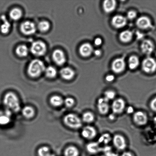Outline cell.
I'll return each instance as SVG.
<instances>
[{"label": "cell", "mask_w": 156, "mask_h": 156, "mask_svg": "<svg viewBox=\"0 0 156 156\" xmlns=\"http://www.w3.org/2000/svg\"><path fill=\"white\" fill-rule=\"evenodd\" d=\"M137 37H138V39H141L143 37V35L141 33H139V32H137Z\"/></svg>", "instance_id": "44"}, {"label": "cell", "mask_w": 156, "mask_h": 156, "mask_svg": "<svg viewBox=\"0 0 156 156\" xmlns=\"http://www.w3.org/2000/svg\"><path fill=\"white\" fill-rule=\"evenodd\" d=\"M38 27L39 30L41 32H46L49 30L50 24L47 21H41L38 24Z\"/></svg>", "instance_id": "33"}, {"label": "cell", "mask_w": 156, "mask_h": 156, "mask_svg": "<svg viewBox=\"0 0 156 156\" xmlns=\"http://www.w3.org/2000/svg\"><path fill=\"white\" fill-rule=\"evenodd\" d=\"M64 103L68 108H71L74 106L75 104V101L72 98L68 97L64 100Z\"/></svg>", "instance_id": "35"}, {"label": "cell", "mask_w": 156, "mask_h": 156, "mask_svg": "<svg viewBox=\"0 0 156 156\" xmlns=\"http://www.w3.org/2000/svg\"><path fill=\"white\" fill-rule=\"evenodd\" d=\"M115 79V77L112 75H108L105 77V80L108 82H111L114 81Z\"/></svg>", "instance_id": "38"}, {"label": "cell", "mask_w": 156, "mask_h": 156, "mask_svg": "<svg viewBox=\"0 0 156 156\" xmlns=\"http://www.w3.org/2000/svg\"><path fill=\"white\" fill-rule=\"evenodd\" d=\"M46 50V45L42 41H36L33 43L30 47L32 53L37 56L43 55L45 54Z\"/></svg>", "instance_id": "5"}, {"label": "cell", "mask_w": 156, "mask_h": 156, "mask_svg": "<svg viewBox=\"0 0 156 156\" xmlns=\"http://www.w3.org/2000/svg\"><path fill=\"white\" fill-rule=\"evenodd\" d=\"M140 48L144 53L149 55L154 51V45L153 43L151 41L149 40H145L142 42Z\"/></svg>", "instance_id": "14"}, {"label": "cell", "mask_w": 156, "mask_h": 156, "mask_svg": "<svg viewBox=\"0 0 156 156\" xmlns=\"http://www.w3.org/2000/svg\"><path fill=\"white\" fill-rule=\"evenodd\" d=\"M93 47L91 44L85 43L80 47L79 51L81 55L84 57H88L93 51Z\"/></svg>", "instance_id": "17"}, {"label": "cell", "mask_w": 156, "mask_h": 156, "mask_svg": "<svg viewBox=\"0 0 156 156\" xmlns=\"http://www.w3.org/2000/svg\"><path fill=\"white\" fill-rule=\"evenodd\" d=\"M97 132L96 128L90 125L85 126L81 131V135L86 140H92L97 136Z\"/></svg>", "instance_id": "10"}, {"label": "cell", "mask_w": 156, "mask_h": 156, "mask_svg": "<svg viewBox=\"0 0 156 156\" xmlns=\"http://www.w3.org/2000/svg\"><path fill=\"white\" fill-rule=\"evenodd\" d=\"M37 154L39 156H48L50 154V149L48 147H42L38 149Z\"/></svg>", "instance_id": "34"}, {"label": "cell", "mask_w": 156, "mask_h": 156, "mask_svg": "<svg viewBox=\"0 0 156 156\" xmlns=\"http://www.w3.org/2000/svg\"><path fill=\"white\" fill-rule=\"evenodd\" d=\"M113 145L119 151L124 150L127 147L126 139L123 136L120 134H116L112 138Z\"/></svg>", "instance_id": "7"}, {"label": "cell", "mask_w": 156, "mask_h": 156, "mask_svg": "<svg viewBox=\"0 0 156 156\" xmlns=\"http://www.w3.org/2000/svg\"><path fill=\"white\" fill-rule=\"evenodd\" d=\"M5 105L9 110L15 112H18L21 109L19 98L15 93L10 92L7 93L4 98Z\"/></svg>", "instance_id": "1"}, {"label": "cell", "mask_w": 156, "mask_h": 156, "mask_svg": "<svg viewBox=\"0 0 156 156\" xmlns=\"http://www.w3.org/2000/svg\"><path fill=\"white\" fill-rule=\"evenodd\" d=\"M50 102L53 106L58 107L63 105L64 100L60 96L54 95L50 98Z\"/></svg>", "instance_id": "24"}, {"label": "cell", "mask_w": 156, "mask_h": 156, "mask_svg": "<svg viewBox=\"0 0 156 156\" xmlns=\"http://www.w3.org/2000/svg\"><path fill=\"white\" fill-rule=\"evenodd\" d=\"M63 122L67 126L72 129H79L82 126V119L73 113L66 115L64 117Z\"/></svg>", "instance_id": "3"}, {"label": "cell", "mask_w": 156, "mask_h": 156, "mask_svg": "<svg viewBox=\"0 0 156 156\" xmlns=\"http://www.w3.org/2000/svg\"><path fill=\"white\" fill-rule=\"evenodd\" d=\"M111 140H112V138L110 134L105 133L99 137L98 143L99 144L108 145Z\"/></svg>", "instance_id": "29"}, {"label": "cell", "mask_w": 156, "mask_h": 156, "mask_svg": "<svg viewBox=\"0 0 156 156\" xmlns=\"http://www.w3.org/2000/svg\"><path fill=\"white\" fill-rule=\"evenodd\" d=\"M116 7V2L114 0H106L104 2L103 8L104 10L107 13L112 12Z\"/></svg>", "instance_id": "20"}, {"label": "cell", "mask_w": 156, "mask_h": 156, "mask_svg": "<svg viewBox=\"0 0 156 156\" xmlns=\"http://www.w3.org/2000/svg\"><path fill=\"white\" fill-rule=\"evenodd\" d=\"M94 53L96 56H98L101 55V52L100 50H97L94 51Z\"/></svg>", "instance_id": "42"}, {"label": "cell", "mask_w": 156, "mask_h": 156, "mask_svg": "<svg viewBox=\"0 0 156 156\" xmlns=\"http://www.w3.org/2000/svg\"><path fill=\"white\" fill-rule=\"evenodd\" d=\"M1 19L3 21V23L1 27V31L3 34H6L10 31L11 24L4 15L1 17Z\"/></svg>", "instance_id": "23"}, {"label": "cell", "mask_w": 156, "mask_h": 156, "mask_svg": "<svg viewBox=\"0 0 156 156\" xmlns=\"http://www.w3.org/2000/svg\"><path fill=\"white\" fill-rule=\"evenodd\" d=\"M128 19L132 20L134 19L137 16V13L134 11H130L128 12L127 15Z\"/></svg>", "instance_id": "37"}, {"label": "cell", "mask_w": 156, "mask_h": 156, "mask_svg": "<svg viewBox=\"0 0 156 156\" xmlns=\"http://www.w3.org/2000/svg\"><path fill=\"white\" fill-rule=\"evenodd\" d=\"M95 45L97 46H99L101 45L102 44V40L100 38H96L94 40Z\"/></svg>", "instance_id": "40"}, {"label": "cell", "mask_w": 156, "mask_h": 156, "mask_svg": "<svg viewBox=\"0 0 156 156\" xmlns=\"http://www.w3.org/2000/svg\"><path fill=\"white\" fill-rule=\"evenodd\" d=\"M79 149L74 146H70L67 147L64 152L65 156H79Z\"/></svg>", "instance_id": "25"}, {"label": "cell", "mask_w": 156, "mask_h": 156, "mask_svg": "<svg viewBox=\"0 0 156 156\" xmlns=\"http://www.w3.org/2000/svg\"><path fill=\"white\" fill-rule=\"evenodd\" d=\"M48 156H55L54 154H50Z\"/></svg>", "instance_id": "45"}, {"label": "cell", "mask_w": 156, "mask_h": 156, "mask_svg": "<svg viewBox=\"0 0 156 156\" xmlns=\"http://www.w3.org/2000/svg\"><path fill=\"white\" fill-rule=\"evenodd\" d=\"M108 101L105 98H99L97 103V108L99 113L102 115H105L109 112L111 106Z\"/></svg>", "instance_id": "9"}, {"label": "cell", "mask_w": 156, "mask_h": 156, "mask_svg": "<svg viewBox=\"0 0 156 156\" xmlns=\"http://www.w3.org/2000/svg\"><path fill=\"white\" fill-rule=\"evenodd\" d=\"M52 57L54 62L58 65H64L66 62V57L65 53L62 50L57 49L53 53Z\"/></svg>", "instance_id": "13"}, {"label": "cell", "mask_w": 156, "mask_h": 156, "mask_svg": "<svg viewBox=\"0 0 156 156\" xmlns=\"http://www.w3.org/2000/svg\"><path fill=\"white\" fill-rule=\"evenodd\" d=\"M60 74L63 79L66 80H69L74 78L75 72L71 68L66 67L61 70Z\"/></svg>", "instance_id": "19"}, {"label": "cell", "mask_w": 156, "mask_h": 156, "mask_svg": "<svg viewBox=\"0 0 156 156\" xmlns=\"http://www.w3.org/2000/svg\"><path fill=\"white\" fill-rule=\"evenodd\" d=\"M115 114L113 113V114H112L109 116V119L111 120H114L115 118Z\"/></svg>", "instance_id": "43"}, {"label": "cell", "mask_w": 156, "mask_h": 156, "mask_svg": "<svg viewBox=\"0 0 156 156\" xmlns=\"http://www.w3.org/2000/svg\"><path fill=\"white\" fill-rule=\"evenodd\" d=\"M127 20L126 18L121 15H116L112 18V23L114 27L121 28L126 25Z\"/></svg>", "instance_id": "15"}, {"label": "cell", "mask_w": 156, "mask_h": 156, "mask_svg": "<svg viewBox=\"0 0 156 156\" xmlns=\"http://www.w3.org/2000/svg\"><path fill=\"white\" fill-rule=\"evenodd\" d=\"M125 110L126 111V113L128 114H133L134 113V108L132 106H128V108H126Z\"/></svg>", "instance_id": "39"}, {"label": "cell", "mask_w": 156, "mask_h": 156, "mask_svg": "<svg viewBox=\"0 0 156 156\" xmlns=\"http://www.w3.org/2000/svg\"><path fill=\"white\" fill-rule=\"evenodd\" d=\"M20 30L23 34L30 35L33 34L36 32V27L33 23L27 21L21 24Z\"/></svg>", "instance_id": "11"}, {"label": "cell", "mask_w": 156, "mask_h": 156, "mask_svg": "<svg viewBox=\"0 0 156 156\" xmlns=\"http://www.w3.org/2000/svg\"><path fill=\"white\" fill-rule=\"evenodd\" d=\"M111 108L114 114H121L126 109V102L121 98L115 99L112 104Z\"/></svg>", "instance_id": "4"}, {"label": "cell", "mask_w": 156, "mask_h": 156, "mask_svg": "<svg viewBox=\"0 0 156 156\" xmlns=\"http://www.w3.org/2000/svg\"><path fill=\"white\" fill-rule=\"evenodd\" d=\"M23 115L27 119H31L34 117L35 111L33 107L30 106L24 107L22 110Z\"/></svg>", "instance_id": "22"}, {"label": "cell", "mask_w": 156, "mask_h": 156, "mask_svg": "<svg viewBox=\"0 0 156 156\" xmlns=\"http://www.w3.org/2000/svg\"><path fill=\"white\" fill-rule=\"evenodd\" d=\"M86 150L89 153L96 154L101 152V150L100 145L98 142H91L87 144Z\"/></svg>", "instance_id": "18"}, {"label": "cell", "mask_w": 156, "mask_h": 156, "mask_svg": "<svg viewBox=\"0 0 156 156\" xmlns=\"http://www.w3.org/2000/svg\"><path fill=\"white\" fill-rule=\"evenodd\" d=\"M45 65L42 61L39 59H34L30 62L27 69V72L29 76L32 77H39L45 71Z\"/></svg>", "instance_id": "2"}, {"label": "cell", "mask_w": 156, "mask_h": 156, "mask_svg": "<svg viewBox=\"0 0 156 156\" xmlns=\"http://www.w3.org/2000/svg\"><path fill=\"white\" fill-rule=\"evenodd\" d=\"M16 53L20 57H25L28 55L29 49L25 45H19L16 48Z\"/></svg>", "instance_id": "27"}, {"label": "cell", "mask_w": 156, "mask_h": 156, "mask_svg": "<svg viewBox=\"0 0 156 156\" xmlns=\"http://www.w3.org/2000/svg\"><path fill=\"white\" fill-rule=\"evenodd\" d=\"M116 96L115 92L112 90H107L104 93V97L108 101H110L114 100L115 99Z\"/></svg>", "instance_id": "32"}, {"label": "cell", "mask_w": 156, "mask_h": 156, "mask_svg": "<svg viewBox=\"0 0 156 156\" xmlns=\"http://www.w3.org/2000/svg\"><path fill=\"white\" fill-rule=\"evenodd\" d=\"M133 33L129 30H126L122 32L120 35V39L122 42L127 43L130 42L132 39Z\"/></svg>", "instance_id": "26"}, {"label": "cell", "mask_w": 156, "mask_h": 156, "mask_svg": "<svg viewBox=\"0 0 156 156\" xmlns=\"http://www.w3.org/2000/svg\"><path fill=\"white\" fill-rule=\"evenodd\" d=\"M121 156H134V155L132 153L128 152V151H126V152L123 153Z\"/></svg>", "instance_id": "41"}, {"label": "cell", "mask_w": 156, "mask_h": 156, "mask_svg": "<svg viewBox=\"0 0 156 156\" xmlns=\"http://www.w3.org/2000/svg\"><path fill=\"white\" fill-rule=\"evenodd\" d=\"M150 108L153 111L156 113V96L153 98L150 102Z\"/></svg>", "instance_id": "36"}, {"label": "cell", "mask_w": 156, "mask_h": 156, "mask_svg": "<svg viewBox=\"0 0 156 156\" xmlns=\"http://www.w3.org/2000/svg\"><path fill=\"white\" fill-rule=\"evenodd\" d=\"M133 121L135 124L139 126H143L147 124L148 118L146 113L141 111H138L134 113Z\"/></svg>", "instance_id": "8"}, {"label": "cell", "mask_w": 156, "mask_h": 156, "mask_svg": "<svg viewBox=\"0 0 156 156\" xmlns=\"http://www.w3.org/2000/svg\"><path fill=\"white\" fill-rule=\"evenodd\" d=\"M95 119L94 115L91 112H86L82 115V122L87 124H90L94 122Z\"/></svg>", "instance_id": "21"}, {"label": "cell", "mask_w": 156, "mask_h": 156, "mask_svg": "<svg viewBox=\"0 0 156 156\" xmlns=\"http://www.w3.org/2000/svg\"><path fill=\"white\" fill-rule=\"evenodd\" d=\"M45 75L49 78H53L56 77L57 74V70L54 67L50 66L45 69Z\"/></svg>", "instance_id": "31"}, {"label": "cell", "mask_w": 156, "mask_h": 156, "mask_svg": "<svg viewBox=\"0 0 156 156\" xmlns=\"http://www.w3.org/2000/svg\"><path fill=\"white\" fill-rule=\"evenodd\" d=\"M125 62L122 58H117L113 62L112 69L114 73L119 74L122 72L125 69Z\"/></svg>", "instance_id": "12"}, {"label": "cell", "mask_w": 156, "mask_h": 156, "mask_svg": "<svg viewBox=\"0 0 156 156\" xmlns=\"http://www.w3.org/2000/svg\"><path fill=\"white\" fill-rule=\"evenodd\" d=\"M22 15V12L21 10L17 8L12 9L10 12V17L14 20H18L20 19Z\"/></svg>", "instance_id": "28"}, {"label": "cell", "mask_w": 156, "mask_h": 156, "mask_svg": "<svg viewBox=\"0 0 156 156\" xmlns=\"http://www.w3.org/2000/svg\"><path fill=\"white\" fill-rule=\"evenodd\" d=\"M128 64L129 68L131 69H135L140 64V60L137 56H132L129 58Z\"/></svg>", "instance_id": "30"}, {"label": "cell", "mask_w": 156, "mask_h": 156, "mask_svg": "<svg viewBox=\"0 0 156 156\" xmlns=\"http://www.w3.org/2000/svg\"><path fill=\"white\" fill-rule=\"evenodd\" d=\"M142 68L144 71L147 73H154L156 70V61L152 57H147L143 60Z\"/></svg>", "instance_id": "6"}, {"label": "cell", "mask_w": 156, "mask_h": 156, "mask_svg": "<svg viewBox=\"0 0 156 156\" xmlns=\"http://www.w3.org/2000/svg\"><path fill=\"white\" fill-rule=\"evenodd\" d=\"M136 24L139 28L142 29H147L152 27L151 20L147 17H140L137 19Z\"/></svg>", "instance_id": "16"}]
</instances>
